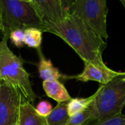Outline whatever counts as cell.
I'll use <instances>...</instances> for the list:
<instances>
[{"mask_svg": "<svg viewBox=\"0 0 125 125\" xmlns=\"http://www.w3.org/2000/svg\"><path fill=\"white\" fill-rule=\"evenodd\" d=\"M30 4L44 25L63 19L70 13L64 8L61 0H32Z\"/></svg>", "mask_w": 125, "mask_h": 125, "instance_id": "52a82bcc", "label": "cell"}, {"mask_svg": "<svg viewBox=\"0 0 125 125\" xmlns=\"http://www.w3.org/2000/svg\"><path fill=\"white\" fill-rule=\"evenodd\" d=\"M84 69L80 74L69 76V79H74L83 83L95 81L101 85H106L115 77L125 75V72H116L108 67L101 68L90 62H84Z\"/></svg>", "mask_w": 125, "mask_h": 125, "instance_id": "ba28073f", "label": "cell"}, {"mask_svg": "<svg viewBox=\"0 0 125 125\" xmlns=\"http://www.w3.org/2000/svg\"><path fill=\"white\" fill-rule=\"evenodd\" d=\"M125 75L115 77L106 85L98 88L93 105L99 122L122 113L125 107Z\"/></svg>", "mask_w": 125, "mask_h": 125, "instance_id": "277c9868", "label": "cell"}, {"mask_svg": "<svg viewBox=\"0 0 125 125\" xmlns=\"http://www.w3.org/2000/svg\"><path fill=\"white\" fill-rule=\"evenodd\" d=\"M124 80H125V76H124Z\"/></svg>", "mask_w": 125, "mask_h": 125, "instance_id": "cb8c5ba5", "label": "cell"}, {"mask_svg": "<svg viewBox=\"0 0 125 125\" xmlns=\"http://www.w3.org/2000/svg\"><path fill=\"white\" fill-rule=\"evenodd\" d=\"M0 13L4 27L2 36L10 37L13 30L37 28L46 32V27L30 3L19 0H0Z\"/></svg>", "mask_w": 125, "mask_h": 125, "instance_id": "3957f363", "label": "cell"}, {"mask_svg": "<svg viewBox=\"0 0 125 125\" xmlns=\"http://www.w3.org/2000/svg\"><path fill=\"white\" fill-rule=\"evenodd\" d=\"M0 88H1V82H0Z\"/></svg>", "mask_w": 125, "mask_h": 125, "instance_id": "603a6c76", "label": "cell"}, {"mask_svg": "<svg viewBox=\"0 0 125 125\" xmlns=\"http://www.w3.org/2000/svg\"><path fill=\"white\" fill-rule=\"evenodd\" d=\"M43 88L47 96L54 99L57 103L69 102L72 99L66 88L59 80L43 81Z\"/></svg>", "mask_w": 125, "mask_h": 125, "instance_id": "8fae6325", "label": "cell"}, {"mask_svg": "<svg viewBox=\"0 0 125 125\" xmlns=\"http://www.w3.org/2000/svg\"><path fill=\"white\" fill-rule=\"evenodd\" d=\"M45 27L46 32L54 34L63 40L83 62L101 68L107 67L102 58L107 43L91 31L76 15L69 13L63 19L47 24Z\"/></svg>", "mask_w": 125, "mask_h": 125, "instance_id": "6da1fadb", "label": "cell"}, {"mask_svg": "<svg viewBox=\"0 0 125 125\" xmlns=\"http://www.w3.org/2000/svg\"><path fill=\"white\" fill-rule=\"evenodd\" d=\"M4 30V27H3V24H2V17H1V13H0V31L2 33Z\"/></svg>", "mask_w": 125, "mask_h": 125, "instance_id": "ffe728a7", "label": "cell"}, {"mask_svg": "<svg viewBox=\"0 0 125 125\" xmlns=\"http://www.w3.org/2000/svg\"><path fill=\"white\" fill-rule=\"evenodd\" d=\"M37 113L43 117H47L52 111V105L48 101H41L36 106Z\"/></svg>", "mask_w": 125, "mask_h": 125, "instance_id": "ac0fdd59", "label": "cell"}, {"mask_svg": "<svg viewBox=\"0 0 125 125\" xmlns=\"http://www.w3.org/2000/svg\"><path fill=\"white\" fill-rule=\"evenodd\" d=\"M11 43L17 48H22L25 45V33L24 30L18 29L10 34Z\"/></svg>", "mask_w": 125, "mask_h": 125, "instance_id": "2e32d148", "label": "cell"}, {"mask_svg": "<svg viewBox=\"0 0 125 125\" xmlns=\"http://www.w3.org/2000/svg\"><path fill=\"white\" fill-rule=\"evenodd\" d=\"M19 1L24 2H27V3H30V2H32V0H19Z\"/></svg>", "mask_w": 125, "mask_h": 125, "instance_id": "44dd1931", "label": "cell"}, {"mask_svg": "<svg viewBox=\"0 0 125 125\" xmlns=\"http://www.w3.org/2000/svg\"><path fill=\"white\" fill-rule=\"evenodd\" d=\"M38 53L39 56V62L38 64V73L43 82L69 80V76L62 74L60 70L53 65L50 60L44 57L41 48L38 49Z\"/></svg>", "mask_w": 125, "mask_h": 125, "instance_id": "30bf717a", "label": "cell"}, {"mask_svg": "<svg viewBox=\"0 0 125 125\" xmlns=\"http://www.w3.org/2000/svg\"><path fill=\"white\" fill-rule=\"evenodd\" d=\"M16 125H18V124H16Z\"/></svg>", "mask_w": 125, "mask_h": 125, "instance_id": "d4e9b609", "label": "cell"}, {"mask_svg": "<svg viewBox=\"0 0 125 125\" xmlns=\"http://www.w3.org/2000/svg\"><path fill=\"white\" fill-rule=\"evenodd\" d=\"M96 96L97 91L87 98H72V99L69 102L68 105V112L69 116L87 110L94 101Z\"/></svg>", "mask_w": 125, "mask_h": 125, "instance_id": "5bb4252c", "label": "cell"}, {"mask_svg": "<svg viewBox=\"0 0 125 125\" xmlns=\"http://www.w3.org/2000/svg\"><path fill=\"white\" fill-rule=\"evenodd\" d=\"M9 36L4 35L0 41V82L17 89L25 99L33 104L37 96L30 80V74L24 67L21 56H16L9 48Z\"/></svg>", "mask_w": 125, "mask_h": 125, "instance_id": "7a4b0ae2", "label": "cell"}, {"mask_svg": "<svg viewBox=\"0 0 125 125\" xmlns=\"http://www.w3.org/2000/svg\"><path fill=\"white\" fill-rule=\"evenodd\" d=\"M107 0H75L69 12L76 15L100 38H108L107 32Z\"/></svg>", "mask_w": 125, "mask_h": 125, "instance_id": "5b68a950", "label": "cell"}, {"mask_svg": "<svg viewBox=\"0 0 125 125\" xmlns=\"http://www.w3.org/2000/svg\"><path fill=\"white\" fill-rule=\"evenodd\" d=\"M90 125H125V115L121 113L103 121L93 123Z\"/></svg>", "mask_w": 125, "mask_h": 125, "instance_id": "e0dca14e", "label": "cell"}, {"mask_svg": "<svg viewBox=\"0 0 125 125\" xmlns=\"http://www.w3.org/2000/svg\"><path fill=\"white\" fill-rule=\"evenodd\" d=\"M119 1H120V2L122 4L124 8V10H125V0H119Z\"/></svg>", "mask_w": 125, "mask_h": 125, "instance_id": "7402d4cb", "label": "cell"}, {"mask_svg": "<svg viewBox=\"0 0 125 125\" xmlns=\"http://www.w3.org/2000/svg\"><path fill=\"white\" fill-rule=\"evenodd\" d=\"M24 96L13 86L1 82L0 88V125H16Z\"/></svg>", "mask_w": 125, "mask_h": 125, "instance_id": "8992f818", "label": "cell"}, {"mask_svg": "<svg viewBox=\"0 0 125 125\" xmlns=\"http://www.w3.org/2000/svg\"><path fill=\"white\" fill-rule=\"evenodd\" d=\"M74 1L75 0H61V2H62V5H63L64 8L69 11L71 6L74 2Z\"/></svg>", "mask_w": 125, "mask_h": 125, "instance_id": "d6986e66", "label": "cell"}, {"mask_svg": "<svg viewBox=\"0 0 125 125\" xmlns=\"http://www.w3.org/2000/svg\"><path fill=\"white\" fill-rule=\"evenodd\" d=\"M69 102L57 103L52 113L46 117L48 125H66L67 124L70 118L68 112Z\"/></svg>", "mask_w": 125, "mask_h": 125, "instance_id": "7c38bea8", "label": "cell"}, {"mask_svg": "<svg viewBox=\"0 0 125 125\" xmlns=\"http://www.w3.org/2000/svg\"><path fill=\"white\" fill-rule=\"evenodd\" d=\"M96 120V114L92 102L87 110L70 116L66 125H90Z\"/></svg>", "mask_w": 125, "mask_h": 125, "instance_id": "4fadbf2b", "label": "cell"}, {"mask_svg": "<svg viewBox=\"0 0 125 125\" xmlns=\"http://www.w3.org/2000/svg\"><path fill=\"white\" fill-rule=\"evenodd\" d=\"M18 125H48L46 117L39 115L32 103L23 98L19 110Z\"/></svg>", "mask_w": 125, "mask_h": 125, "instance_id": "9c48e42d", "label": "cell"}, {"mask_svg": "<svg viewBox=\"0 0 125 125\" xmlns=\"http://www.w3.org/2000/svg\"><path fill=\"white\" fill-rule=\"evenodd\" d=\"M43 31L37 28H27L24 30L25 33V45L30 48L39 49L43 39Z\"/></svg>", "mask_w": 125, "mask_h": 125, "instance_id": "9a60e30c", "label": "cell"}]
</instances>
